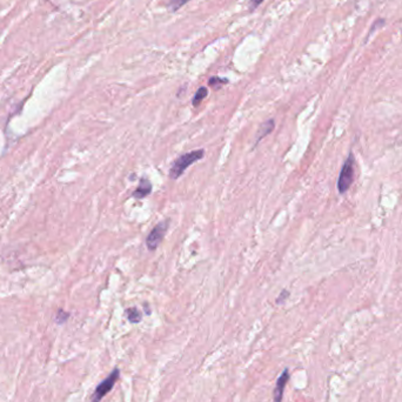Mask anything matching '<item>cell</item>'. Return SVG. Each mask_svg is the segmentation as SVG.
<instances>
[{
    "mask_svg": "<svg viewBox=\"0 0 402 402\" xmlns=\"http://www.w3.org/2000/svg\"><path fill=\"white\" fill-rule=\"evenodd\" d=\"M203 155H205V151H203V149H197V151H192L185 153V154H181L175 161H174L172 167H171L170 178L174 180L178 179L179 176H181L182 174H184L185 171L187 170L192 164H194L196 161L202 159Z\"/></svg>",
    "mask_w": 402,
    "mask_h": 402,
    "instance_id": "obj_1",
    "label": "cell"
},
{
    "mask_svg": "<svg viewBox=\"0 0 402 402\" xmlns=\"http://www.w3.org/2000/svg\"><path fill=\"white\" fill-rule=\"evenodd\" d=\"M119 375H120V371L118 368H115V370L112 371V373H111L109 376L105 379L103 382L99 385L97 388H95L94 393H93V397L91 399V402H100L103 399L106 397V394H109V393L112 391L113 387H115L116 380L119 379Z\"/></svg>",
    "mask_w": 402,
    "mask_h": 402,
    "instance_id": "obj_2",
    "label": "cell"
},
{
    "mask_svg": "<svg viewBox=\"0 0 402 402\" xmlns=\"http://www.w3.org/2000/svg\"><path fill=\"white\" fill-rule=\"evenodd\" d=\"M354 179V157L350 154L341 170L340 176L338 180V190L341 194L345 193L350 187Z\"/></svg>",
    "mask_w": 402,
    "mask_h": 402,
    "instance_id": "obj_3",
    "label": "cell"
},
{
    "mask_svg": "<svg viewBox=\"0 0 402 402\" xmlns=\"http://www.w3.org/2000/svg\"><path fill=\"white\" fill-rule=\"evenodd\" d=\"M170 220H165L159 223L157 226H154V229L152 230V232L148 234L146 239V246L149 251H155L159 245L163 241L165 234L167 232V229H169Z\"/></svg>",
    "mask_w": 402,
    "mask_h": 402,
    "instance_id": "obj_4",
    "label": "cell"
},
{
    "mask_svg": "<svg viewBox=\"0 0 402 402\" xmlns=\"http://www.w3.org/2000/svg\"><path fill=\"white\" fill-rule=\"evenodd\" d=\"M288 379H289V374H288V370L286 368V370L283 372V374L279 376V379L277 381V386H275V389H274V402L283 401L284 391H285V387H286Z\"/></svg>",
    "mask_w": 402,
    "mask_h": 402,
    "instance_id": "obj_5",
    "label": "cell"
},
{
    "mask_svg": "<svg viewBox=\"0 0 402 402\" xmlns=\"http://www.w3.org/2000/svg\"><path fill=\"white\" fill-rule=\"evenodd\" d=\"M152 188H153V186L151 184V181L146 178H142L140 179L139 186H138V187L136 188V191L133 192V197L136 198V199H139V200L144 199V198H146L147 196L151 194Z\"/></svg>",
    "mask_w": 402,
    "mask_h": 402,
    "instance_id": "obj_6",
    "label": "cell"
},
{
    "mask_svg": "<svg viewBox=\"0 0 402 402\" xmlns=\"http://www.w3.org/2000/svg\"><path fill=\"white\" fill-rule=\"evenodd\" d=\"M274 126H275V124H274V120H273V119L267 120L266 122H263V124L260 126V130L257 134L256 145H258V143H260L261 140L263 139V138L268 136V134L271 133L273 130H274Z\"/></svg>",
    "mask_w": 402,
    "mask_h": 402,
    "instance_id": "obj_7",
    "label": "cell"
},
{
    "mask_svg": "<svg viewBox=\"0 0 402 402\" xmlns=\"http://www.w3.org/2000/svg\"><path fill=\"white\" fill-rule=\"evenodd\" d=\"M126 314H127L128 321L132 323L140 322L143 319V314L140 313L139 310L136 307H132V308H128V310H126Z\"/></svg>",
    "mask_w": 402,
    "mask_h": 402,
    "instance_id": "obj_8",
    "label": "cell"
},
{
    "mask_svg": "<svg viewBox=\"0 0 402 402\" xmlns=\"http://www.w3.org/2000/svg\"><path fill=\"white\" fill-rule=\"evenodd\" d=\"M207 94H208V91H207L206 87H200L199 89H198L196 95H194L193 98V101H192V104H193L194 107H198L199 105L201 104V101L203 100L207 97Z\"/></svg>",
    "mask_w": 402,
    "mask_h": 402,
    "instance_id": "obj_9",
    "label": "cell"
},
{
    "mask_svg": "<svg viewBox=\"0 0 402 402\" xmlns=\"http://www.w3.org/2000/svg\"><path fill=\"white\" fill-rule=\"evenodd\" d=\"M229 83V80L227 79H223V78H219V77H212L211 79H209V86H212L214 89H219L221 86L225 85V84Z\"/></svg>",
    "mask_w": 402,
    "mask_h": 402,
    "instance_id": "obj_10",
    "label": "cell"
},
{
    "mask_svg": "<svg viewBox=\"0 0 402 402\" xmlns=\"http://www.w3.org/2000/svg\"><path fill=\"white\" fill-rule=\"evenodd\" d=\"M188 1H191V0H170L169 8L172 12H175L178 11L180 7H182V6L187 4Z\"/></svg>",
    "mask_w": 402,
    "mask_h": 402,
    "instance_id": "obj_11",
    "label": "cell"
},
{
    "mask_svg": "<svg viewBox=\"0 0 402 402\" xmlns=\"http://www.w3.org/2000/svg\"><path fill=\"white\" fill-rule=\"evenodd\" d=\"M288 295H289V292H288V290H286V289H284L283 292H281L280 296H279V298L277 299V304H278V305L284 304V301L288 298Z\"/></svg>",
    "mask_w": 402,
    "mask_h": 402,
    "instance_id": "obj_12",
    "label": "cell"
},
{
    "mask_svg": "<svg viewBox=\"0 0 402 402\" xmlns=\"http://www.w3.org/2000/svg\"><path fill=\"white\" fill-rule=\"evenodd\" d=\"M262 2H263V0H251V1H250V8H251V11L256 10L258 6L262 4Z\"/></svg>",
    "mask_w": 402,
    "mask_h": 402,
    "instance_id": "obj_13",
    "label": "cell"
}]
</instances>
